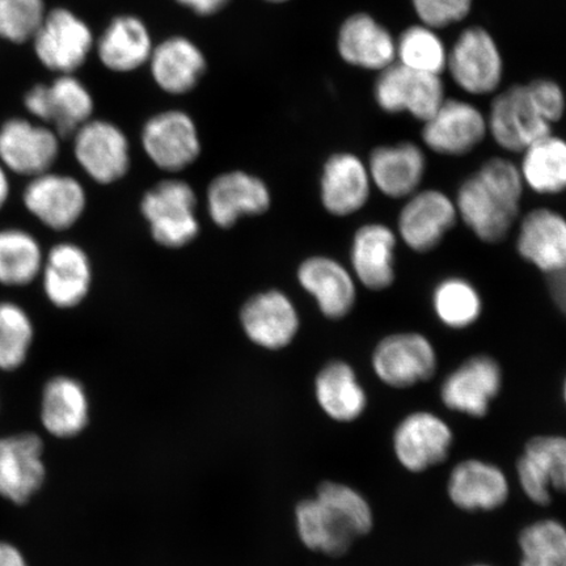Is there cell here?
<instances>
[{
    "label": "cell",
    "instance_id": "obj_17",
    "mask_svg": "<svg viewBox=\"0 0 566 566\" xmlns=\"http://www.w3.org/2000/svg\"><path fill=\"white\" fill-rule=\"evenodd\" d=\"M488 136L486 116L470 102L448 98L423 123V145L442 157L460 158L471 154Z\"/></svg>",
    "mask_w": 566,
    "mask_h": 566
},
{
    "label": "cell",
    "instance_id": "obj_2",
    "mask_svg": "<svg viewBox=\"0 0 566 566\" xmlns=\"http://www.w3.org/2000/svg\"><path fill=\"white\" fill-rule=\"evenodd\" d=\"M440 357L431 339L417 331L394 332L371 353V369L381 384L408 389L436 377Z\"/></svg>",
    "mask_w": 566,
    "mask_h": 566
},
{
    "label": "cell",
    "instance_id": "obj_26",
    "mask_svg": "<svg viewBox=\"0 0 566 566\" xmlns=\"http://www.w3.org/2000/svg\"><path fill=\"white\" fill-rule=\"evenodd\" d=\"M373 182L367 163L352 153L332 155L323 167L321 198L335 217H349L370 201Z\"/></svg>",
    "mask_w": 566,
    "mask_h": 566
},
{
    "label": "cell",
    "instance_id": "obj_14",
    "mask_svg": "<svg viewBox=\"0 0 566 566\" xmlns=\"http://www.w3.org/2000/svg\"><path fill=\"white\" fill-rule=\"evenodd\" d=\"M454 431L442 417L429 410H415L394 430L392 449L398 462L409 472L421 473L449 458Z\"/></svg>",
    "mask_w": 566,
    "mask_h": 566
},
{
    "label": "cell",
    "instance_id": "obj_10",
    "mask_svg": "<svg viewBox=\"0 0 566 566\" xmlns=\"http://www.w3.org/2000/svg\"><path fill=\"white\" fill-rule=\"evenodd\" d=\"M374 98L388 115L408 113L423 124L446 101L444 83L440 75L419 73L396 62L380 71Z\"/></svg>",
    "mask_w": 566,
    "mask_h": 566
},
{
    "label": "cell",
    "instance_id": "obj_31",
    "mask_svg": "<svg viewBox=\"0 0 566 566\" xmlns=\"http://www.w3.org/2000/svg\"><path fill=\"white\" fill-rule=\"evenodd\" d=\"M148 65L155 84L161 91L181 96L198 86L207 73L208 63L192 40L172 35L154 48Z\"/></svg>",
    "mask_w": 566,
    "mask_h": 566
},
{
    "label": "cell",
    "instance_id": "obj_22",
    "mask_svg": "<svg viewBox=\"0 0 566 566\" xmlns=\"http://www.w3.org/2000/svg\"><path fill=\"white\" fill-rule=\"evenodd\" d=\"M399 237L395 229L380 222L360 226L350 245L354 279L370 292H386L396 281V251Z\"/></svg>",
    "mask_w": 566,
    "mask_h": 566
},
{
    "label": "cell",
    "instance_id": "obj_19",
    "mask_svg": "<svg viewBox=\"0 0 566 566\" xmlns=\"http://www.w3.org/2000/svg\"><path fill=\"white\" fill-rule=\"evenodd\" d=\"M60 148V136L52 127L24 118H11L0 126V163L9 172L32 179L52 171Z\"/></svg>",
    "mask_w": 566,
    "mask_h": 566
},
{
    "label": "cell",
    "instance_id": "obj_35",
    "mask_svg": "<svg viewBox=\"0 0 566 566\" xmlns=\"http://www.w3.org/2000/svg\"><path fill=\"white\" fill-rule=\"evenodd\" d=\"M45 251L32 232L0 229V286L21 289L40 280Z\"/></svg>",
    "mask_w": 566,
    "mask_h": 566
},
{
    "label": "cell",
    "instance_id": "obj_36",
    "mask_svg": "<svg viewBox=\"0 0 566 566\" xmlns=\"http://www.w3.org/2000/svg\"><path fill=\"white\" fill-rule=\"evenodd\" d=\"M431 310L438 322L451 331H465L484 314V300L475 283L462 275H448L431 292Z\"/></svg>",
    "mask_w": 566,
    "mask_h": 566
},
{
    "label": "cell",
    "instance_id": "obj_3",
    "mask_svg": "<svg viewBox=\"0 0 566 566\" xmlns=\"http://www.w3.org/2000/svg\"><path fill=\"white\" fill-rule=\"evenodd\" d=\"M197 197L192 187L181 180H165L142 198V214L150 224L151 235L166 248H181L200 233L196 216Z\"/></svg>",
    "mask_w": 566,
    "mask_h": 566
},
{
    "label": "cell",
    "instance_id": "obj_38",
    "mask_svg": "<svg viewBox=\"0 0 566 566\" xmlns=\"http://www.w3.org/2000/svg\"><path fill=\"white\" fill-rule=\"evenodd\" d=\"M449 51L433 28L417 24L396 39V62L419 73L442 75L448 66Z\"/></svg>",
    "mask_w": 566,
    "mask_h": 566
},
{
    "label": "cell",
    "instance_id": "obj_47",
    "mask_svg": "<svg viewBox=\"0 0 566 566\" xmlns=\"http://www.w3.org/2000/svg\"><path fill=\"white\" fill-rule=\"evenodd\" d=\"M265 2L277 4V3H286V2H289V0H265Z\"/></svg>",
    "mask_w": 566,
    "mask_h": 566
},
{
    "label": "cell",
    "instance_id": "obj_20",
    "mask_svg": "<svg viewBox=\"0 0 566 566\" xmlns=\"http://www.w3.org/2000/svg\"><path fill=\"white\" fill-rule=\"evenodd\" d=\"M515 251L549 279L565 273L566 217L551 208L531 209L516 229Z\"/></svg>",
    "mask_w": 566,
    "mask_h": 566
},
{
    "label": "cell",
    "instance_id": "obj_18",
    "mask_svg": "<svg viewBox=\"0 0 566 566\" xmlns=\"http://www.w3.org/2000/svg\"><path fill=\"white\" fill-rule=\"evenodd\" d=\"M46 301L56 310L80 307L90 295L94 282L88 253L80 244L61 242L45 252L40 274Z\"/></svg>",
    "mask_w": 566,
    "mask_h": 566
},
{
    "label": "cell",
    "instance_id": "obj_25",
    "mask_svg": "<svg viewBox=\"0 0 566 566\" xmlns=\"http://www.w3.org/2000/svg\"><path fill=\"white\" fill-rule=\"evenodd\" d=\"M240 322L247 337L269 350L286 348L300 329L294 303L279 290L252 296L240 313Z\"/></svg>",
    "mask_w": 566,
    "mask_h": 566
},
{
    "label": "cell",
    "instance_id": "obj_34",
    "mask_svg": "<svg viewBox=\"0 0 566 566\" xmlns=\"http://www.w3.org/2000/svg\"><path fill=\"white\" fill-rule=\"evenodd\" d=\"M518 167L531 192L541 196L566 192V140L552 133L535 142L522 153Z\"/></svg>",
    "mask_w": 566,
    "mask_h": 566
},
{
    "label": "cell",
    "instance_id": "obj_15",
    "mask_svg": "<svg viewBox=\"0 0 566 566\" xmlns=\"http://www.w3.org/2000/svg\"><path fill=\"white\" fill-rule=\"evenodd\" d=\"M142 147L155 166L180 172L201 155V139L195 119L187 112L171 109L148 118L140 134Z\"/></svg>",
    "mask_w": 566,
    "mask_h": 566
},
{
    "label": "cell",
    "instance_id": "obj_29",
    "mask_svg": "<svg viewBox=\"0 0 566 566\" xmlns=\"http://www.w3.org/2000/svg\"><path fill=\"white\" fill-rule=\"evenodd\" d=\"M337 51L348 65L377 73L396 63L392 33L365 12L354 13L339 27Z\"/></svg>",
    "mask_w": 566,
    "mask_h": 566
},
{
    "label": "cell",
    "instance_id": "obj_40",
    "mask_svg": "<svg viewBox=\"0 0 566 566\" xmlns=\"http://www.w3.org/2000/svg\"><path fill=\"white\" fill-rule=\"evenodd\" d=\"M46 13L44 0H0V38L18 45L32 41Z\"/></svg>",
    "mask_w": 566,
    "mask_h": 566
},
{
    "label": "cell",
    "instance_id": "obj_41",
    "mask_svg": "<svg viewBox=\"0 0 566 566\" xmlns=\"http://www.w3.org/2000/svg\"><path fill=\"white\" fill-rule=\"evenodd\" d=\"M412 6L420 23L438 31L469 17L472 0H412Z\"/></svg>",
    "mask_w": 566,
    "mask_h": 566
},
{
    "label": "cell",
    "instance_id": "obj_13",
    "mask_svg": "<svg viewBox=\"0 0 566 566\" xmlns=\"http://www.w3.org/2000/svg\"><path fill=\"white\" fill-rule=\"evenodd\" d=\"M32 41L42 65L61 75L82 67L95 45L86 21L67 9L48 12Z\"/></svg>",
    "mask_w": 566,
    "mask_h": 566
},
{
    "label": "cell",
    "instance_id": "obj_4",
    "mask_svg": "<svg viewBox=\"0 0 566 566\" xmlns=\"http://www.w3.org/2000/svg\"><path fill=\"white\" fill-rule=\"evenodd\" d=\"M454 201L459 221L484 244L504 242L521 214V203L501 193L476 172L460 182Z\"/></svg>",
    "mask_w": 566,
    "mask_h": 566
},
{
    "label": "cell",
    "instance_id": "obj_8",
    "mask_svg": "<svg viewBox=\"0 0 566 566\" xmlns=\"http://www.w3.org/2000/svg\"><path fill=\"white\" fill-rule=\"evenodd\" d=\"M46 478L45 442L38 433L0 436V499L17 506L30 504Z\"/></svg>",
    "mask_w": 566,
    "mask_h": 566
},
{
    "label": "cell",
    "instance_id": "obj_5",
    "mask_svg": "<svg viewBox=\"0 0 566 566\" xmlns=\"http://www.w3.org/2000/svg\"><path fill=\"white\" fill-rule=\"evenodd\" d=\"M446 71L465 94L491 95L504 80V59L497 42L485 28L469 27L450 49Z\"/></svg>",
    "mask_w": 566,
    "mask_h": 566
},
{
    "label": "cell",
    "instance_id": "obj_9",
    "mask_svg": "<svg viewBox=\"0 0 566 566\" xmlns=\"http://www.w3.org/2000/svg\"><path fill=\"white\" fill-rule=\"evenodd\" d=\"M486 125L495 145L511 154H522L552 134V125L537 111L526 84H515L493 98Z\"/></svg>",
    "mask_w": 566,
    "mask_h": 566
},
{
    "label": "cell",
    "instance_id": "obj_27",
    "mask_svg": "<svg viewBox=\"0 0 566 566\" xmlns=\"http://www.w3.org/2000/svg\"><path fill=\"white\" fill-rule=\"evenodd\" d=\"M272 196L260 177L230 171L216 177L208 189L209 216L218 228L230 229L245 216H260L271 208Z\"/></svg>",
    "mask_w": 566,
    "mask_h": 566
},
{
    "label": "cell",
    "instance_id": "obj_49",
    "mask_svg": "<svg viewBox=\"0 0 566 566\" xmlns=\"http://www.w3.org/2000/svg\"><path fill=\"white\" fill-rule=\"evenodd\" d=\"M0 410H2V399H0Z\"/></svg>",
    "mask_w": 566,
    "mask_h": 566
},
{
    "label": "cell",
    "instance_id": "obj_39",
    "mask_svg": "<svg viewBox=\"0 0 566 566\" xmlns=\"http://www.w3.org/2000/svg\"><path fill=\"white\" fill-rule=\"evenodd\" d=\"M520 566H566V526L542 520L522 530Z\"/></svg>",
    "mask_w": 566,
    "mask_h": 566
},
{
    "label": "cell",
    "instance_id": "obj_42",
    "mask_svg": "<svg viewBox=\"0 0 566 566\" xmlns=\"http://www.w3.org/2000/svg\"><path fill=\"white\" fill-rule=\"evenodd\" d=\"M526 86L541 115L552 126L560 122L566 109V97L560 84L542 77V80L530 82Z\"/></svg>",
    "mask_w": 566,
    "mask_h": 566
},
{
    "label": "cell",
    "instance_id": "obj_43",
    "mask_svg": "<svg viewBox=\"0 0 566 566\" xmlns=\"http://www.w3.org/2000/svg\"><path fill=\"white\" fill-rule=\"evenodd\" d=\"M198 17H212L226 9L231 0H176Z\"/></svg>",
    "mask_w": 566,
    "mask_h": 566
},
{
    "label": "cell",
    "instance_id": "obj_12",
    "mask_svg": "<svg viewBox=\"0 0 566 566\" xmlns=\"http://www.w3.org/2000/svg\"><path fill=\"white\" fill-rule=\"evenodd\" d=\"M24 104L35 118L53 126L60 138L73 137L92 119L94 97L73 74H63L51 84H35L27 92Z\"/></svg>",
    "mask_w": 566,
    "mask_h": 566
},
{
    "label": "cell",
    "instance_id": "obj_46",
    "mask_svg": "<svg viewBox=\"0 0 566 566\" xmlns=\"http://www.w3.org/2000/svg\"><path fill=\"white\" fill-rule=\"evenodd\" d=\"M562 394H563L564 405L566 407V375H565V378H564V381H563Z\"/></svg>",
    "mask_w": 566,
    "mask_h": 566
},
{
    "label": "cell",
    "instance_id": "obj_24",
    "mask_svg": "<svg viewBox=\"0 0 566 566\" xmlns=\"http://www.w3.org/2000/svg\"><path fill=\"white\" fill-rule=\"evenodd\" d=\"M91 406L86 387L70 375L49 378L42 387L40 422L48 436L55 440H73L87 429Z\"/></svg>",
    "mask_w": 566,
    "mask_h": 566
},
{
    "label": "cell",
    "instance_id": "obj_28",
    "mask_svg": "<svg viewBox=\"0 0 566 566\" xmlns=\"http://www.w3.org/2000/svg\"><path fill=\"white\" fill-rule=\"evenodd\" d=\"M448 494L460 511L492 512L506 504L511 484L500 467L485 460L467 459L452 469Z\"/></svg>",
    "mask_w": 566,
    "mask_h": 566
},
{
    "label": "cell",
    "instance_id": "obj_11",
    "mask_svg": "<svg viewBox=\"0 0 566 566\" xmlns=\"http://www.w3.org/2000/svg\"><path fill=\"white\" fill-rule=\"evenodd\" d=\"M87 192L75 177L49 171L32 177L23 192V207L45 229H73L87 210Z\"/></svg>",
    "mask_w": 566,
    "mask_h": 566
},
{
    "label": "cell",
    "instance_id": "obj_6",
    "mask_svg": "<svg viewBox=\"0 0 566 566\" xmlns=\"http://www.w3.org/2000/svg\"><path fill=\"white\" fill-rule=\"evenodd\" d=\"M504 387L499 359L486 353L473 354L446 375L440 398L451 412L484 419Z\"/></svg>",
    "mask_w": 566,
    "mask_h": 566
},
{
    "label": "cell",
    "instance_id": "obj_45",
    "mask_svg": "<svg viewBox=\"0 0 566 566\" xmlns=\"http://www.w3.org/2000/svg\"><path fill=\"white\" fill-rule=\"evenodd\" d=\"M10 172L0 163V212L4 210L11 197Z\"/></svg>",
    "mask_w": 566,
    "mask_h": 566
},
{
    "label": "cell",
    "instance_id": "obj_44",
    "mask_svg": "<svg viewBox=\"0 0 566 566\" xmlns=\"http://www.w3.org/2000/svg\"><path fill=\"white\" fill-rule=\"evenodd\" d=\"M0 566H31V564L15 543L0 539Z\"/></svg>",
    "mask_w": 566,
    "mask_h": 566
},
{
    "label": "cell",
    "instance_id": "obj_16",
    "mask_svg": "<svg viewBox=\"0 0 566 566\" xmlns=\"http://www.w3.org/2000/svg\"><path fill=\"white\" fill-rule=\"evenodd\" d=\"M73 137L77 165L91 180L111 186L129 172V139L116 124L92 118Z\"/></svg>",
    "mask_w": 566,
    "mask_h": 566
},
{
    "label": "cell",
    "instance_id": "obj_7",
    "mask_svg": "<svg viewBox=\"0 0 566 566\" xmlns=\"http://www.w3.org/2000/svg\"><path fill=\"white\" fill-rule=\"evenodd\" d=\"M458 222L454 198L441 189H420L402 205L395 231L408 250L427 254L443 243Z\"/></svg>",
    "mask_w": 566,
    "mask_h": 566
},
{
    "label": "cell",
    "instance_id": "obj_23",
    "mask_svg": "<svg viewBox=\"0 0 566 566\" xmlns=\"http://www.w3.org/2000/svg\"><path fill=\"white\" fill-rule=\"evenodd\" d=\"M369 168L373 187L391 200H407L419 192L428 159L423 148L415 142L402 140L394 145L375 147L370 154Z\"/></svg>",
    "mask_w": 566,
    "mask_h": 566
},
{
    "label": "cell",
    "instance_id": "obj_30",
    "mask_svg": "<svg viewBox=\"0 0 566 566\" xmlns=\"http://www.w3.org/2000/svg\"><path fill=\"white\" fill-rule=\"evenodd\" d=\"M301 286L313 295L325 317L339 321L357 303V280L339 261L327 256L304 260L298 269Z\"/></svg>",
    "mask_w": 566,
    "mask_h": 566
},
{
    "label": "cell",
    "instance_id": "obj_48",
    "mask_svg": "<svg viewBox=\"0 0 566 566\" xmlns=\"http://www.w3.org/2000/svg\"><path fill=\"white\" fill-rule=\"evenodd\" d=\"M472 566H492V565L478 564V565H472Z\"/></svg>",
    "mask_w": 566,
    "mask_h": 566
},
{
    "label": "cell",
    "instance_id": "obj_33",
    "mask_svg": "<svg viewBox=\"0 0 566 566\" xmlns=\"http://www.w3.org/2000/svg\"><path fill=\"white\" fill-rule=\"evenodd\" d=\"M315 395L323 412L337 422L357 421L369 406L356 370L345 360H332L323 367L316 377Z\"/></svg>",
    "mask_w": 566,
    "mask_h": 566
},
{
    "label": "cell",
    "instance_id": "obj_32",
    "mask_svg": "<svg viewBox=\"0 0 566 566\" xmlns=\"http://www.w3.org/2000/svg\"><path fill=\"white\" fill-rule=\"evenodd\" d=\"M154 41L145 21L134 15L113 19L97 40L96 52L103 66L113 73H133L144 67L154 51Z\"/></svg>",
    "mask_w": 566,
    "mask_h": 566
},
{
    "label": "cell",
    "instance_id": "obj_1",
    "mask_svg": "<svg viewBox=\"0 0 566 566\" xmlns=\"http://www.w3.org/2000/svg\"><path fill=\"white\" fill-rule=\"evenodd\" d=\"M296 531L304 546L343 556L374 526L373 509L363 494L342 483H324L314 499L295 509Z\"/></svg>",
    "mask_w": 566,
    "mask_h": 566
},
{
    "label": "cell",
    "instance_id": "obj_21",
    "mask_svg": "<svg viewBox=\"0 0 566 566\" xmlns=\"http://www.w3.org/2000/svg\"><path fill=\"white\" fill-rule=\"evenodd\" d=\"M516 476L535 505L548 506L555 492L566 494V437L531 438L516 463Z\"/></svg>",
    "mask_w": 566,
    "mask_h": 566
},
{
    "label": "cell",
    "instance_id": "obj_37",
    "mask_svg": "<svg viewBox=\"0 0 566 566\" xmlns=\"http://www.w3.org/2000/svg\"><path fill=\"white\" fill-rule=\"evenodd\" d=\"M35 339L33 317L13 301H0V371L15 373L31 357Z\"/></svg>",
    "mask_w": 566,
    "mask_h": 566
}]
</instances>
